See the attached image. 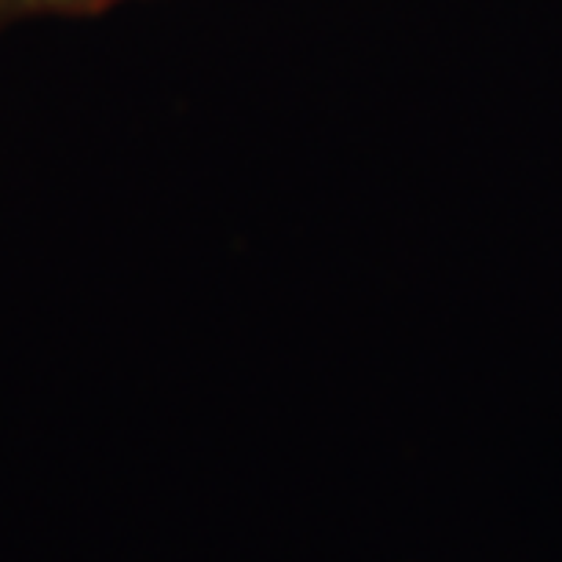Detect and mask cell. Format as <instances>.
Returning a JSON list of instances; mask_svg holds the SVG:
<instances>
[{
    "instance_id": "obj_1",
    "label": "cell",
    "mask_w": 562,
    "mask_h": 562,
    "mask_svg": "<svg viewBox=\"0 0 562 562\" xmlns=\"http://www.w3.org/2000/svg\"><path fill=\"white\" fill-rule=\"evenodd\" d=\"M114 4H125V0H0V33L15 22L26 19H52V15H95V11H106Z\"/></svg>"
}]
</instances>
